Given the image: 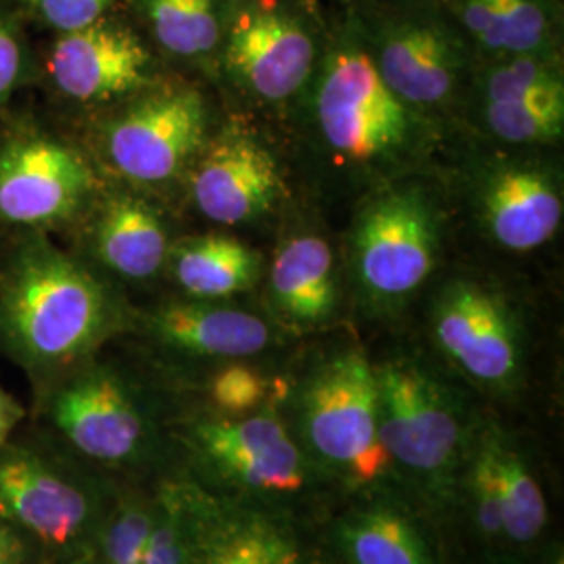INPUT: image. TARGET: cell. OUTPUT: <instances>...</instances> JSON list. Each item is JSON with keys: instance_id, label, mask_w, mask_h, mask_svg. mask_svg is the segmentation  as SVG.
<instances>
[{"instance_id": "34", "label": "cell", "mask_w": 564, "mask_h": 564, "mask_svg": "<svg viewBox=\"0 0 564 564\" xmlns=\"http://www.w3.org/2000/svg\"><path fill=\"white\" fill-rule=\"evenodd\" d=\"M479 564H519L514 563L512 558H508V556H491V558H487L484 563Z\"/></svg>"}, {"instance_id": "17", "label": "cell", "mask_w": 564, "mask_h": 564, "mask_svg": "<svg viewBox=\"0 0 564 564\" xmlns=\"http://www.w3.org/2000/svg\"><path fill=\"white\" fill-rule=\"evenodd\" d=\"M144 328L172 351L223 362L260 356L274 341L262 316L203 300L162 303L147 316Z\"/></svg>"}, {"instance_id": "27", "label": "cell", "mask_w": 564, "mask_h": 564, "mask_svg": "<svg viewBox=\"0 0 564 564\" xmlns=\"http://www.w3.org/2000/svg\"><path fill=\"white\" fill-rule=\"evenodd\" d=\"M202 489L165 484L153 498V521L142 564H195Z\"/></svg>"}, {"instance_id": "14", "label": "cell", "mask_w": 564, "mask_h": 564, "mask_svg": "<svg viewBox=\"0 0 564 564\" xmlns=\"http://www.w3.org/2000/svg\"><path fill=\"white\" fill-rule=\"evenodd\" d=\"M191 199L203 218L224 226L260 223L286 197L274 153L251 130L230 126L209 137L188 167Z\"/></svg>"}, {"instance_id": "20", "label": "cell", "mask_w": 564, "mask_h": 564, "mask_svg": "<svg viewBox=\"0 0 564 564\" xmlns=\"http://www.w3.org/2000/svg\"><path fill=\"white\" fill-rule=\"evenodd\" d=\"M95 260L126 281H151L167 265L172 242L160 212L137 195H113L90 223Z\"/></svg>"}, {"instance_id": "25", "label": "cell", "mask_w": 564, "mask_h": 564, "mask_svg": "<svg viewBox=\"0 0 564 564\" xmlns=\"http://www.w3.org/2000/svg\"><path fill=\"white\" fill-rule=\"evenodd\" d=\"M496 479L502 506V531L510 544H533L547 524V505L540 481L523 454L506 442L500 431L491 435Z\"/></svg>"}, {"instance_id": "3", "label": "cell", "mask_w": 564, "mask_h": 564, "mask_svg": "<svg viewBox=\"0 0 564 564\" xmlns=\"http://www.w3.org/2000/svg\"><path fill=\"white\" fill-rule=\"evenodd\" d=\"M444 212L424 182L403 176L364 199L347 235V274L370 316H393L433 279L444 247Z\"/></svg>"}, {"instance_id": "11", "label": "cell", "mask_w": 564, "mask_h": 564, "mask_svg": "<svg viewBox=\"0 0 564 564\" xmlns=\"http://www.w3.org/2000/svg\"><path fill=\"white\" fill-rule=\"evenodd\" d=\"M95 191L93 167L53 134L25 128L0 141V220L34 230L69 223Z\"/></svg>"}, {"instance_id": "32", "label": "cell", "mask_w": 564, "mask_h": 564, "mask_svg": "<svg viewBox=\"0 0 564 564\" xmlns=\"http://www.w3.org/2000/svg\"><path fill=\"white\" fill-rule=\"evenodd\" d=\"M28 563V540L13 524L0 519V564Z\"/></svg>"}, {"instance_id": "19", "label": "cell", "mask_w": 564, "mask_h": 564, "mask_svg": "<svg viewBox=\"0 0 564 564\" xmlns=\"http://www.w3.org/2000/svg\"><path fill=\"white\" fill-rule=\"evenodd\" d=\"M195 564H307L295 535L268 512L202 491Z\"/></svg>"}, {"instance_id": "24", "label": "cell", "mask_w": 564, "mask_h": 564, "mask_svg": "<svg viewBox=\"0 0 564 564\" xmlns=\"http://www.w3.org/2000/svg\"><path fill=\"white\" fill-rule=\"evenodd\" d=\"M230 0H137V9L163 53L182 61L220 55Z\"/></svg>"}, {"instance_id": "10", "label": "cell", "mask_w": 564, "mask_h": 564, "mask_svg": "<svg viewBox=\"0 0 564 564\" xmlns=\"http://www.w3.org/2000/svg\"><path fill=\"white\" fill-rule=\"evenodd\" d=\"M0 519L57 556L90 552L105 519L82 475L28 447L0 445Z\"/></svg>"}, {"instance_id": "29", "label": "cell", "mask_w": 564, "mask_h": 564, "mask_svg": "<svg viewBox=\"0 0 564 564\" xmlns=\"http://www.w3.org/2000/svg\"><path fill=\"white\" fill-rule=\"evenodd\" d=\"M153 521V500L126 498L105 514L93 550L99 564H142Z\"/></svg>"}, {"instance_id": "28", "label": "cell", "mask_w": 564, "mask_h": 564, "mask_svg": "<svg viewBox=\"0 0 564 564\" xmlns=\"http://www.w3.org/2000/svg\"><path fill=\"white\" fill-rule=\"evenodd\" d=\"M207 395L220 419H245L270 403H276L284 391L256 366L232 360L223 364V368L209 379Z\"/></svg>"}, {"instance_id": "31", "label": "cell", "mask_w": 564, "mask_h": 564, "mask_svg": "<svg viewBox=\"0 0 564 564\" xmlns=\"http://www.w3.org/2000/svg\"><path fill=\"white\" fill-rule=\"evenodd\" d=\"M25 53L13 20L0 9V107L11 99L23 76Z\"/></svg>"}, {"instance_id": "12", "label": "cell", "mask_w": 564, "mask_h": 564, "mask_svg": "<svg viewBox=\"0 0 564 564\" xmlns=\"http://www.w3.org/2000/svg\"><path fill=\"white\" fill-rule=\"evenodd\" d=\"M46 414L88 460L123 466L151 447V424L132 387L107 366H80L53 387Z\"/></svg>"}, {"instance_id": "16", "label": "cell", "mask_w": 564, "mask_h": 564, "mask_svg": "<svg viewBox=\"0 0 564 564\" xmlns=\"http://www.w3.org/2000/svg\"><path fill=\"white\" fill-rule=\"evenodd\" d=\"M48 76L69 101H121L153 86V57L139 34L105 18L59 34L48 55Z\"/></svg>"}, {"instance_id": "22", "label": "cell", "mask_w": 564, "mask_h": 564, "mask_svg": "<svg viewBox=\"0 0 564 564\" xmlns=\"http://www.w3.org/2000/svg\"><path fill=\"white\" fill-rule=\"evenodd\" d=\"M188 300L223 302L260 281V251L226 235H202L172 245L167 265Z\"/></svg>"}, {"instance_id": "2", "label": "cell", "mask_w": 564, "mask_h": 564, "mask_svg": "<svg viewBox=\"0 0 564 564\" xmlns=\"http://www.w3.org/2000/svg\"><path fill=\"white\" fill-rule=\"evenodd\" d=\"M120 324L109 286L42 237L25 242L0 279V349L36 375L69 372Z\"/></svg>"}, {"instance_id": "5", "label": "cell", "mask_w": 564, "mask_h": 564, "mask_svg": "<svg viewBox=\"0 0 564 564\" xmlns=\"http://www.w3.org/2000/svg\"><path fill=\"white\" fill-rule=\"evenodd\" d=\"M297 414L310 463L351 487H370L391 470L379 437L377 370L360 347L333 351L312 368Z\"/></svg>"}, {"instance_id": "6", "label": "cell", "mask_w": 564, "mask_h": 564, "mask_svg": "<svg viewBox=\"0 0 564 564\" xmlns=\"http://www.w3.org/2000/svg\"><path fill=\"white\" fill-rule=\"evenodd\" d=\"M358 23L379 76L412 111L440 126L466 105L477 63L454 21L405 9Z\"/></svg>"}, {"instance_id": "33", "label": "cell", "mask_w": 564, "mask_h": 564, "mask_svg": "<svg viewBox=\"0 0 564 564\" xmlns=\"http://www.w3.org/2000/svg\"><path fill=\"white\" fill-rule=\"evenodd\" d=\"M23 416L20 403L15 402L4 389H0V445L7 444L9 435Z\"/></svg>"}, {"instance_id": "4", "label": "cell", "mask_w": 564, "mask_h": 564, "mask_svg": "<svg viewBox=\"0 0 564 564\" xmlns=\"http://www.w3.org/2000/svg\"><path fill=\"white\" fill-rule=\"evenodd\" d=\"M379 437L391 468L442 502L460 485L475 431L458 393L426 364L398 356L375 366Z\"/></svg>"}, {"instance_id": "35", "label": "cell", "mask_w": 564, "mask_h": 564, "mask_svg": "<svg viewBox=\"0 0 564 564\" xmlns=\"http://www.w3.org/2000/svg\"><path fill=\"white\" fill-rule=\"evenodd\" d=\"M552 564H563V556H561V552H558V558H556Z\"/></svg>"}, {"instance_id": "18", "label": "cell", "mask_w": 564, "mask_h": 564, "mask_svg": "<svg viewBox=\"0 0 564 564\" xmlns=\"http://www.w3.org/2000/svg\"><path fill=\"white\" fill-rule=\"evenodd\" d=\"M339 270L330 242L314 232H297L279 245L268 270V302L282 323L318 328L339 307Z\"/></svg>"}, {"instance_id": "8", "label": "cell", "mask_w": 564, "mask_h": 564, "mask_svg": "<svg viewBox=\"0 0 564 564\" xmlns=\"http://www.w3.org/2000/svg\"><path fill=\"white\" fill-rule=\"evenodd\" d=\"M429 326L437 351L470 383L491 393L523 383V321L500 286L477 276L447 279L431 302Z\"/></svg>"}, {"instance_id": "30", "label": "cell", "mask_w": 564, "mask_h": 564, "mask_svg": "<svg viewBox=\"0 0 564 564\" xmlns=\"http://www.w3.org/2000/svg\"><path fill=\"white\" fill-rule=\"evenodd\" d=\"M30 13L59 34L105 20L116 0H23Z\"/></svg>"}, {"instance_id": "23", "label": "cell", "mask_w": 564, "mask_h": 564, "mask_svg": "<svg viewBox=\"0 0 564 564\" xmlns=\"http://www.w3.org/2000/svg\"><path fill=\"white\" fill-rule=\"evenodd\" d=\"M335 538L345 564H437L421 523L387 500L349 510L337 523Z\"/></svg>"}, {"instance_id": "13", "label": "cell", "mask_w": 564, "mask_h": 564, "mask_svg": "<svg viewBox=\"0 0 564 564\" xmlns=\"http://www.w3.org/2000/svg\"><path fill=\"white\" fill-rule=\"evenodd\" d=\"M191 437L203 463L242 491L291 496L310 479V460L282 423L276 403L245 419H205L193 426Z\"/></svg>"}, {"instance_id": "1", "label": "cell", "mask_w": 564, "mask_h": 564, "mask_svg": "<svg viewBox=\"0 0 564 564\" xmlns=\"http://www.w3.org/2000/svg\"><path fill=\"white\" fill-rule=\"evenodd\" d=\"M305 93L316 141L330 165L375 182V188L414 176L440 141V126L412 111L379 76L358 20L324 44Z\"/></svg>"}, {"instance_id": "7", "label": "cell", "mask_w": 564, "mask_h": 564, "mask_svg": "<svg viewBox=\"0 0 564 564\" xmlns=\"http://www.w3.org/2000/svg\"><path fill=\"white\" fill-rule=\"evenodd\" d=\"M303 0H230L224 74L245 95L276 105L297 99L314 80L324 44Z\"/></svg>"}, {"instance_id": "21", "label": "cell", "mask_w": 564, "mask_h": 564, "mask_svg": "<svg viewBox=\"0 0 564 564\" xmlns=\"http://www.w3.org/2000/svg\"><path fill=\"white\" fill-rule=\"evenodd\" d=\"M454 15L485 59L561 53L558 0H454Z\"/></svg>"}, {"instance_id": "15", "label": "cell", "mask_w": 564, "mask_h": 564, "mask_svg": "<svg viewBox=\"0 0 564 564\" xmlns=\"http://www.w3.org/2000/svg\"><path fill=\"white\" fill-rule=\"evenodd\" d=\"M475 214L496 247L510 253L535 251L563 224L561 174L552 163L533 158L491 163L475 186Z\"/></svg>"}, {"instance_id": "9", "label": "cell", "mask_w": 564, "mask_h": 564, "mask_svg": "<svg viewBox=\"0 0 564 564\" xmlns=\"http://www.w3.org/2000/svg\"><path fill=\"white\" fill-rule=\"evenodd\" d=\"M207 130L209 109L195 86H149L102 126V158L123 181L160 186L188 172Z\"/></svg>"}, {"instance_id": "26", "label": "cell", "mask_w": 564, "mask_h": 564, "mask_svg": "<svg viewBox=\"0 0 564 564\" xmlns=\"http://www.w3.org/2000/svg\"><path fill=\"white\" fill-rule=\"evenodd\" d=\"M473 109L485 132L508 147H545L563 139L564 93L521 101L473 102Z\"/></svg>"}]
</instances>
